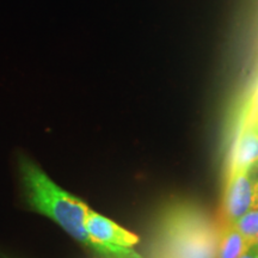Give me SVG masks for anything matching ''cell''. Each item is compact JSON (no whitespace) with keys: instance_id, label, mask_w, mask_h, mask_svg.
<instances>
[{"instance_id":"1","label":"cell","mask_w":258,"mask_h":258,"mask_svg":"<svg viewBox=\"0 0 258 258\" xmlns=\"http://www.w3.org/2000/svg\"><path fill=\"white\" fill-rule=\"evenodd\" d=\"M19 170L31 207L47 215L71 237L96 252V245L86 230V220L91 209L82 200L57 186L29 158L21 157Z\"/></svg>"},{"instance_id":"2","label":"cell","mask_w":258,"mask_h":258,"mask_svg":"<svg viewBox=\"0 0 258 258\" xmlns=\"http://www.w3.org/2000/svg\"><path fill=\"white\" fill-rule=\"evenodd\" d=\"M218 232L199 209L172 207L161 221V258H217Z\"/></svg>"},{"instance_id":"3","label":"cell","mask_w":258,"mask_h":258,"mask_svg":"<svg viewBox=\"0 0 258 258\" xmlns=\"http://www.w3.org/2000/svg\"><path fill=\"white\" fill-rule=\"evenodd\" d=\"M252 182L251 175L244 170H228L221 206V222L237 221L251 211Z\"/></svg>"},{"instance_id":"4","label":"cell","mask_w":258,"mask_h":258,"mask_svg":"<svg viewBox=\"0 0 258 258\" xmlns=\"http://www.w3.org/2000/svg\"><path fill=\"white\" fill-rule=\"evenodd\" d=\"M228 170H244L250 175L258 172V109L247 116L239 129Z\"/></svg>"},{"instance_id":"5","label":"cell","mask_w":258,"mask_h":258,"mask_svg":"<svg viewBox=\"0 0 258 258\" xmlns=\"http://www.w3.org/2000/svg\"><path fill=\"white\" fill-rule=\"evenodd\" d=\"M250 247L232 222H221L218 232L217 258H239Z\"/></svg>"},{"instance_id":"6","label":"cell","mask_w":258,"mask_h":258,"mask_svg":"<svg viewBox=\"0 0 258 258\" xmlns=\"http://www.w3.org/2000/svg\"><path fill=\"white\" fill-rule=\"evenodd\" d=\"M233 225L250 246L254 245L258 237V209H251L245 213L243 217L233 222Z\"/></svg>"},{"instance_id":"7","label":"cell","mask_w":258,"mask_h":258,"mask_svg":"<svg viewBox=\"0 0 258 258\" xmlns=\"http://www.w3.org/2000/svg\"><path fill=\"white\" fill-rule=\"evenodd\" d=\"M251 209H258V178L252 183V202Z\"/></svg>"},{"instance_id":"8","label":"cell","mask_w":258,"mask_h":258,"mask_svg":"<svg viewBox=\"0 0 258 258\" xmlns=\"http://www.w3.org/2000/svg\"><path fill=\"white\" fill-rule=\"evenodd\" d=\"M239 258H258V250L257 247L252 245V246H250L249 249H247L245 252L241 254Z\"/></svg>"},{"instance_id":"9","label":"cell","mask_w":258,"mask_h":258,"mask_svg":"<svg viewBox=\"0 0 258 258\" xmlns=\"http://www.w3.org/2000/svg\"><path fill=\"white\" fill-rule=\"evenodd\" d=\"M254 246H256L257 250H258V237H257V239H256V243H254Z\"/></svg>"}]
</instances>
